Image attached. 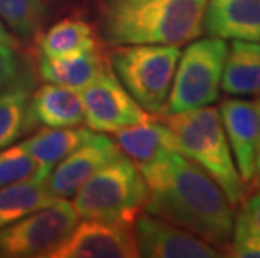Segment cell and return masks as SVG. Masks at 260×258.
<instances>
[{
	"mask_svg": "<svg viewBox=\"0 0 260 258\" xmlns=\"http://www.w3.org/2000/svg\"><path fill=\"white\" fill-rule=\"evenodd\" d=\"M229 255L235 258H260V230L243 205L234 216Z\"/></svg>",
	"mask_w": 260,
	"mask_h": 258,
	"instance_id": "cell-23",
	"label": "cell"
},
{
	"mask_svg": "<svg viewBox=\"0 0 260 258\" xmlns=\"http://www.w3.org/2000/svg\"><path fill=\"white\" fill-rule=\"evenodd\" d=\"M159 118L173 136L176 151L210 174L232 205H242L247 186L235 166L218 109L205 106Z\"/></svg>",
	"mask_w": 260,
	"mask_h": 258,
	"instance_id": "cell-3",
	"label": "cell"
},
{
	"mask_svg": "<svg viewBox=\"0 0 260 258\" xmlns=\"http://www.w3.org/2000/svg\"><path fill=\"white\" fill-rule=\"evenodd\" d=\"M226 51L229 44L218 37H198L188 42L180 54L170 96L159 116H171L217 102L222 91L220 84Z\"/></svg>",
	"mask_w": 260,
	"mask_h": 258,
	"instance_id": "cell-6",
	"label": "cell"
},
{
	"mask_svg": "<svg viewBox=\"0 0 260 258\" xmlns=\"http://www.w3.org/2000/svg\"><path fill=\"white\" fill-rule=\"evenodd\" d=\"M19 60L14 46L0 44V91H4L19 74Z\"/></svg>",
	"mask_w": 260,
	"mask_h": 258,
	"instance_id": "cell-25",
	"label": "cell"
},
{
	"mask_svg": "<svg viewBox=\"0 0 260 258\" xmlns=\"http://www.w3.org/2000/svg\"><path fill=\"white\" fill-rule=\"evenodd\" d=\"M114 141L126 156L136 163V166H146L170 153L176 151L173 136L163 119L149 118L145 123L129 126L114 133Z\"/></svg>",
	"mask_w": 260,
	"mask_h": 258,
	"instance_id": "cell-16",
	"label": "cell"
},
{
	"mask_svg": "<svg viewBox=\"0 0 260 258\" xmlns=\"http://www.w3.org/2000/svg\"><path fill=\"white\" fill-rule=\"evenodd\" d=\"M84 128H47L32 134L22 142V148L34 158L39 166V179L47 181L49 174L62 159L91 134Z\"/></svg>",
	"mask_w": 260,
	"mask_h": 258,
	"instance_id": "cell-18",
	"label": "cell"
},
{
	"mask_svg": "<svg viewBox=\"0 0 260 258\" xmlns=\"http://www.w3.org/2000/svg\"><path fill=\"white\" fill-rule=\"evenodd\" d=\"M146 183L136 163L123 153L104 164L76 191L73 205L82 219L133 225L143 211Z\"/></svg>",
	"mask_w": 260,
	"mask_h": 258,
	"instance_id": "cell-4",
	"label": "cell"
},
{
	"mask_svg": "<svg viewBox=\"0 0 260 258\" xmlns=\"http://www.w3.org/2000/svg\"><path fill=\"white\" fill-rule=\"evenodd\" d=\"M32 91L34 81L25 70H19L15 79L0 91V150L10 146L30 128L29 99Z\"/></svg>",
	"mask_w": 260,
	"mask_h": 258,
	"instance_id": "cell-19",
	"label": "cell"
},
{
	"mask_svg": "<svg viewBox=\"0 0 260 258\" xmlns=\"http://www.w3.org/2000/svg\"><path fill=\"white\" fill-rule=\"evenodd\" d=\"M29 123L47 128H76L84 123L81 94L69 87L47 82L30 94Z\"/></svg>",
	"mask_w": 260,
	"mask_h": 258,
	"instance_id": "cell-14",
	"label": "cell"
},
{
	"mask_svg": "<svg viewBox=\"0 0 260 258\" xmlns=\"http://www.w3.org/2000/svg\"><path fill=\"white\" fill-rule=\"evenodd\" d=\"M220 87L226 96H260V42L230 41Z\"/></svg>",
	"mask_w": 260,
	"mask_h": 258,
	"instance_id": "cell-17",
	"label": "cell"
},
{
	"mask_svg": "<svg viewBox=\"0 0 260 258\" xmlns=\"http://www.w3.org/2000/svg\"><path fill=\"white\" fill-rule=\"evenodd\" d=\"M59 198L49 190L46 181L25 179L0 188V228L9 227L20 218L42 210Z\"/></svg>",
	"mask_w": 260,
	"mask_h": 258,
	"instance_id": "cell-20",
	"label": "cell"
},
{
	"mask_svg": "<svg viewBox=\"0 0 260 258\" xmlns=\"http://www.w3.org/2000/svg\"><path fill=\"white\" fill-rule=\"evenodd\" d=\"M218 113L235 166L243 185L248 188L255 181V159L260 136L258 104L250 97L229 96L220 104Z\"/></svg>",
	"mask_w": 260,
	"mask_h": 258,
	"instance_id": "cell-11",
	"label": "cell"
},
{
	"mask_svg": "<svg viewBox=\"0 0 260 258\" xmlns=\"http://www.w3.org/2000/svg\"><path fill=\"white\" fill-rule=\"evenodd\" d=\"M258 104V114H260V96L257 97ZM255 181L260 183V136H258V150H257V159H255Z\"/></svg>",
	"mask_w": 260,
	"mask_h": 258,
	"instance_id": "cell-28",
	"label": "cell"
},
{
	"mask_svg": "<svg viewBox=\"0 0 260 258\" xmlns=\"http://www.w3.org/2000/svg\"><path fill=\"white\" fill-rule=\"evenodd\" d=\"M79 94L84 123L98 133H116L149 119V114L118 81L111 65L96 81L81 89Z\"/></svg>",
	"mask_w": 260,
	"mask_h": 258,
	"instance_id": "cell-8",
	"label": "cell"
},
{
	"mask_svg": "<svg viewBox=\"0 0 260 258\" xmlns=\"http://www.w3.org/2000/svg\"><path fill=\"white\" fill-rule=\"evenodd\" d=\"M79 222L68 200H57L42 210L0 228V258L49 256Z\"/></svg>",
	"mask_w": 260,
	"mask_h": 258,
	"instance_id": "cell-7",
	"label": "cell"
},
{
	"mask_svg": "<svg viewBox=\"0 0 260 258\" xmlns=\"http://www.w3.org/2000/svg\"><path fill=\"white\" fill-rule=\"evenodd\" d=\"M39 179V166L20 144L0 150V188L25 179Z\"/></svg>",
	"mask_w": 260,
	"mask_h": 258,
	"instance_id": "cell-24",
	"label": "cell"
},
{
	"mask_svg": "<svg viewBox=\"0 0 260 258\" xmlns=\"http://www.w3.org/2000/svg\"><path fill=\"white\" fill-rule=\"evenodd\" d=\"M96 35L86 20L69 17L41 32L37 46L42 56H66V54L84 52L96 49Z\"/></svg>",
	"mask_w": 260,
	"mask_h": 258,
	"instance_id": "cell-21",
	"label": "cell"
},
{
	"mask_svg": "<svg viewBox=\"0 0 260 258\" xmlns=\"http://www.w3.org/2000/svg\"><path fill=\"white\" fill-rule=\"evenodd\" d=\"M138 250L129 225L84 219L47 258H133Z\"/></svg>",
	"mask_w": 260,
	"mask_h": 258,
	"instance_id": "cell-10",
	"label": "cell"
},
{
	"mask_svg": "<svg viewBox=\"0 0 260 258\" xmlns=\"http://www.w3.org/2000/svg\"><path fill=\"white\" fill-rule=\"evenodd\" d=\"M138 256L146 258H218L220 250L176 225L141 211L131 225Z\"/></svg>",
	"mask_w": 260,
	"mask_h": 258,
	"instance_id": "cell-9",
	"label": "cell"
},
{
	"mask_svg": "<svg viewBox=\"0 0 260 258\" xmlns=\"http://www.w3.org/2000/svg\"><path fill=\"white\" fill-rule=\"evenodd\" d=\"M46 19V0H0V20L19 37L29 39L39 35Z\"/></svg>",
	"mask_w": 260,
	"mask_h": 258,
	"instance_id": "cell-22",
	"label": "cell"
},
{
	"mask_svg": "<svg viewBox=\"0 0 260 258\" xmlns=\"http://www.w3.org/2000/svg\"><path fill=\"white\" fill-rule=\"evenodd\" d=\"M205 32L223 41L260 42V0H207Z\"/></svg>",
	"mask_w": 260,
	"mask_h": 258,
	"instance_id": "cell-13",
	"label": "cell"
},
{
	"mask_svg": "<svg viewBox=\"0 0 260 258\" xmlns=\"http://www.w3.org/2000/svg\"><path fill=\"white\" fill-rule=\"evenodd\" d=\"M138 169L146 183L143 211L229 251L235 206L210 174L178 151Z\"/></svg>",
	"mask_w": 260,
	"mask_h": 258,
	"instance_id": "cell-1",
	"label": "cell"
},
{
	"mask_svg": "<svg viewBox=\"0 0 260 258\" xmlns=\"http://www.w3.org/2000/svg\"><path fill=\"white\" fill-rule=\"evenodd\" d=\"M123 155L118 142L103 133H92L69 153L47 178V186L59 200H68L98 169Z\"/></svg>",
	"mask_w": 260,
	"mask_h": 258,
	"instance_id": "cell-12",
	"label": "cell"
},
{
	"mask_svg": "<svg viewBox=\"0 0 260 258\" xmlns=\"http://www.w3.org/2000/svg\"><path fill=\"white\" fill-rule=\"evenodd\" d=\"M0 44H7V46L17 47V41H15L14 34L7 29V25L0 20Z\"/></svg>",
	"mask_w": 260,
	"mask_h": 258,
	"instance_id": "cell-27",
	"label": "cell"
},
{
	"mask_svg": "<svg viewBox=\"0 0 260 258\" xmlns=\"http://www.w3.org/2000/svg\"><path fill=\"white\" fill-rule=\"evenodd\" d=\"M207 0H99L109 46H185L205 32Z\"/></svg>",
	"mask_w": 260,
	"mask_h": 258,
	"instance_id": "cell-2",
	"label": "cell"
},
{
	"mask_svg": "<svg viewBox=\"0 0 260 258\" xmlns=\"http://www.w3.org/2000/svg\"><path fill=\"white\" fill-rule=\"evenodd\" d=\"M243 206H245V210L248 211V215H250L252 222L255 223L257 228L260 230V191L253 193L250 198H247V201L243 203Z\"/></svg>",
	"mask_w": 260,
	"mask_h": 258,
	"instance_id": "cell-26",
	"label": "cell"
},
{
	"mask_svg": "<svg viewBox=\"0 0 260 258\" xmlns=\"http://www.w3.org/2000/svg\"><path fill=\"white\" fill-rule=\"evenodd\" d=\"M180 46H113L109 65L149 116H159L173 84Z\"/></svg>",
	"mask_w": 260,
	"mask_h": 258,
	"instance_id": "cell-5",
	"label": "cell"
},
{
	"mask_svg": "<svg viewBox=\"0 0 260 258\" xmlns=\"http://www.w3.org/2000/svg\"><path fill=\"white\" fill-rule=\"evenodd\" d=\"M109 64L98 49L84 52L66 54V56H42L39 57V74L52 84L69 87L79 92L96 81Z\"/></svg>",
	"mask_w": 260,
	"mask_h": 258,
	"instance_id": "cell-15",
	"label": "cell"
}]
</instances>
